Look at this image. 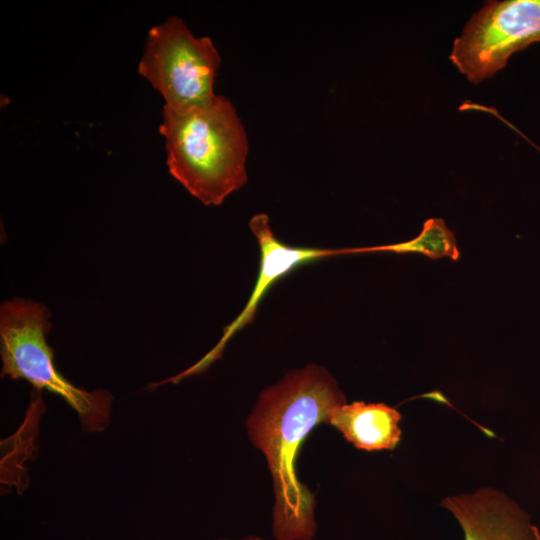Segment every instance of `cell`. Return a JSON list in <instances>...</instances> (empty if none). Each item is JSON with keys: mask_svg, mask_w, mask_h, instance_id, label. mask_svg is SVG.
<instances>
[{"mask_svg": "<svg viewBox=\"0 0 540 540\" xmlns=\"http://www.w3.org/2000/svg\"><path fill=\"white\" fill-rule=\"evenodd\" d=\"M52 314L42 303L15 298L0 306V353L2 376L24 379L37 390L62 397L89 431L104 429L109 422L112 397L105 390L80 389L55 368L53 350L46 342Z\"/></svg>", "mask_w": 540, "mask_h": 540, "instance_id": "3957f363", "label": "cell"}, {"mask_svg": "<svg viewBox=\"0 0 540 540\" xmlns=\"http://www.w3.org/2000/svg\"><path fill=\"white\" fill-rule=\"evenodd\" d=\"M392 252L395 254L418 253L431 259L449 257L458 260L460 252L454 233L445 225L443 219H427L418 236L396 244L373 247L352 248V254Z\"/></svg>", "mask_w": 540, "mask_h": 540, "instance_id": "9c48e42d", "label": "cell"}, {"mask_svg": "<svg viewBox=\"0 0 540 540\" xmlns=\"http://www.w3.org/2000/svg\"><path fill=\"white\" fill-rule=\"evenodd\" d=\"M344 403L329 372L311 364L263 390L249 416L250 438L265 455L273 478L276 540H311L316 533L314 498L296 475V457L310 431L328 423Z\"/></svg>", "mask_w": 540, "mask_h": 540, "instance_id": "6da1fadb", "label": "cell"}, {"mask_svg": "<svg viewBox=\"0 0 540 540\" xmlns=\"http://www.w3.org/2000/svg\"><path fill=\"white\" fill-rule=\"evenodd\" d=\"M238 540H263L262 538L256 537V536H248L246 538L238 539Z\"/></svg>", "mask_w": 540, "mask_h": 540, "instance_id": "30bf717a", "label": "cell"}, {"mask_svg": "<svg viewBox=\"0 0 540 540\" xmlns=\"http://www.w3.org/2000/svg\"><path fill=\"white\" fill-rule=\"evenodd\" d=\"M400 413L384 403L353 402L338 406L328 423L356 448L367 451L394 449L401 439Z\"/></svg>", "mask_w": 540, "mask_h": 540, "instance_id": "ba28073f", "label": "cell"}, {"mask_svg": "<svg viewBox=\"0 0 540 540\" xmlns=\"http://www.w3.org/2000/svg\"><path fill=\"white\" fill-rule=\"evenodd\" d=\"M249 228L260 248V265L255 286L243 310L225 327L219 343L198 365L191 369V372L205 368L219 357L227 341L237 331L254 321L259 303L279 279L303 264L349 254V248L321 249L295 247L283 243L273 233L269 217L264 213L254 215L249 221Z\"/></svg>", "mask_w": 540, "mask_h": 540, "instance_id": "8992f818", "label": "cell"}, {"mask_svg": "<svg viewBox=\"0 0 540 540\" xmlns=\"http://www.w3.org/2000/svg\"><path fill=\"white\" fill-rule=\"evenodd\" d=\"M441 505L459 522L464 540H540L527 512L497 490L449 496Z\"/></svg>", "mask_w": 540, "mask_h": 540, "instance_id": "52a82bcc", "label": "cell"}, {"mask_svg": "<svg viewBox=\"0 0 540 540\" xmlns=\"http://www.w3.org/2000/svg\"><path fill=\"white\" fill-rule=\"evenodd\" d=\"M221 59L209 37L194 36L171 16L147 34L138 71L164 98V107L183 112L212 103Z\"/></svg>", "mask_w": 540, "mask_h": 540, "instance_id": "277c9868", "label": "cell"}, {"mask_svg": "<svg viewBox=\"0 0 540 540\" xmlns=\"http://www.w3.org/2000/svg\"><path fill=\"white\" fill-rule=\"evenodd\" d=\"M535 42H540V0L488 1L455 39L450 60L477 84Z\"/></svg>", "mask_w": 540, "mask_h": 540, "instance_id": "5b68a950", "label": "cell"}, {"mask_svg": "<svg viewBox=\"0 0 540 540\" xmlns=\"http://www.w3.org/2000/svg\"><path fill=\"white\" fill-rule=\"evenodd\" d=\"M159 132L170 174L204 205H221L247 183V135L229 99L183 112L163 106Z\"/></svg>", "mask_w": 540, "mask_h": 540, "instance_id": "7a4b0ae2", "label": "cell"}]
</instances>
